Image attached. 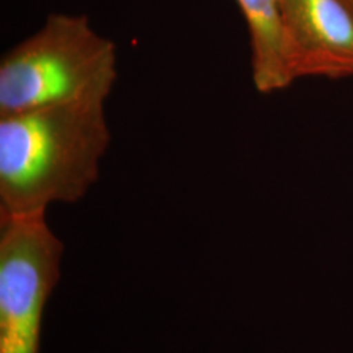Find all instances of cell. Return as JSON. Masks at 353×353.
Instances as JSON below:
<instances>
[{
	"label": "cell",
	"instance_id": "6da1fadb",
	"mask_svg": "<svg viewBox=\"0 0 353 353\" xmlns=\"http://www.w3.org/2000/svg\"><path fill=\"white\" fill-rule=\"evenodd\" d=\"M103 99L0 115V217L80 201L112 143Z\"/></svg>",
	"mask_w": 353,
	"mask_h": 353
},
{
	"label": "cell",
	"instance_id": "7a4b0ae2",
	"mask_svg": "<svg viewBox=\"0 0 353 353\" xmlns=\"http://www.w3.org/2000/svg\"><path fill=\"white\" fill-rule=\"evenodd\" d=\"M117 80V49L84 14H50L0 62V115L87 99L106 100Z\"/></svg>",
	"mask_w": 353,
	"mask_h": 353
},
{
	"label": "cell",
	"instance_id": "3957f363",
	"mask_svg": "<svg viewBox=\"0 0 353 353\" xmlns=\"http://www.w3.org/2000/svg\"><path fill=\"white\" fill-rule=\"evenodd\" d=\"M63 249L46 214L0 217V353H39Z\"/></svg>",
	"mask_w": 353,
	"mask_h": 353
},
{
	"label": "cell",
	"instance_id": "277c9868",
	"mask_svg": "<svg viewBox=\"0 0 353 353\" xmlns=\"http://www.w3.org/2000/svg\"><path fill=\"white\" fill-rule=\"evenodd\" d=\"M294 79L353 75V11L345 0H280Z\"/></svg>",
	"mask_w": 353,
	"mask_h": 353
},
{
	"label": "cell",
	"instance_id": "5b68a950",
	"mask_svg": "<svg viewBox=\"0 0 353 353\" xmlns=\"http://www.w3.org/2000/svg\"><path fill=\"white\" fill-rule=\"evenodd\" d=\"M250 33L252 80L261 93L296 81L280 0H237Z\"/></svg>",
	"mask_w": 353,
	"mask_h": 353
},
{
	"label": "cell",
	"instance_id": "8992f818",
	"mask_svg": "<svg viewBox=\"0 0 353 353\" xmlns=\"http://www.w3.org/2000/svg\"><path fill=\"white\" fill-rule=\"evenodd\" d=\"M345 3L351 7V10L353 11V0H345Z\"/></svg>",
	"mask_w": 353,
	"mask_h": 353
}]
</instances>
